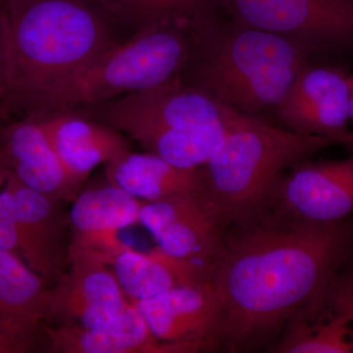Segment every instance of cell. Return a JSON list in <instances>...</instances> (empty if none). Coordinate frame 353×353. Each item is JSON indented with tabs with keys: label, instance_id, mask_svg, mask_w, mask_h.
Here are the masks:
<instances>
[{
	"label": "cell",
	"instance_id": "6da1fadb",
	"mask_svg": "<svg viewBox=\"0 0 353 353\" xmlns=\"http://www.w3.org/2000/svg\"><path fill=\"white\" fill-rule=\"evenodd\" d=\"M352 248L353 216L321 224L266 205L225 227L212 274L220 350H269L299 309L326 294Z\"/></svg>",
	"mask_w": 353,
	"mask_h": 353
},
{
	"label": "cell",
	"instance_id": "7a4b0ae2",
	"mask_svg": "<svg viewBox=\"0 0 353 353\" xmlns=\"http://www.w3.org/2000/svg\"><path fill=\"white\" fill-rule=\"evenodd\" d=\"M1 6L6 90L0 113L28 101L120 43L101 0H15Z\"/></svg>",
	"mask_w": 353,
	"mask_h": 353
},
{
	"label": "cell",
	"instance_id": "3957f363",
	"mask_svg": "<svg viewBox=\"0 0 353 353\" xmlns=\"http://www.w3.org/2000/svg\"><path fill=\"white\" fill-rule=\"evenodd\" d=\"M192 32V50L180 73L183 82L248 117L274 112L314 58L301 44L224 14Z\"/></svg>",
	"mask_w": 353,
	"mask_h": 353
},
{
	"label": "cell",
	"instance_id": "277c9868",
	"mask_svg": "<svg viewBox=\"0 0 353 353\" xmlns=\"http://www.w3.org/2000/svg\"><path fill=\"white\" fill-rule=\"evenodd\" d=\"M331 145L328 139L296 134L265 117L240 115L202 166L201 201L227 227L266 206L288 170Z\"/></svg>",
	"mask_w": 353,
	"mask_h": 353
},
{
	"label": "cell",
	"instance_id": "5b68a950",
	"mask_svg": "<svg viewBox=\"0 0 353 353\" xmlns=\"http://www.w3.org/2000/svg\"><path fill=\"white\" fill-rule=\"evenodd\" d=\"M192 39L190 26L172 23L146 28L53 83L18 113L54 112L157 87L182 72Z\"/></svg>",
	"mask_w": 353,
	"mask_h": 353
},
{
	"label": "cell",
	"instance_id": "8992f818",
	"mask_svg": "<svg viewBox=\"0 0 353 353\" xmlns=\"http://www.w3.org/2000/svg\"><path fill=\"white\" fill-rule=\"evenodd\" d=\"M62 110L81 114L132 139L145 132L220 124L240 114L185 85L180 74L157 87Z\"/></svg>",
	"mask_w": 353,
	"mask_h": 353
},
{
	"label": "cell",
	"instance_id": "52a82bcc",
	"mask_svg": "<svg viewBox=\"0 0 353 353\" xmlns=\"http://www.w3.org/2000/svg\"><path fill=\"white\" fill-rule=\"evenodd\" d=\"M227 17L312 53L353 52V0H220Z\"/></svg>",
	"mask_w": 353,
	"mask_h": 353
},
{
	"label": "cell",
	"instance_id": "ba28073f",
	"mask_svg": "<svg viewBox=\"0 0 353 353\" xmlns=\"http://www.w3.org/2000/svg\"><path fill=\"white\" fill-rule=\"evenodd\" d=\"M0 209L12 217L28 266L50 289L68 267L71 228L61 201L26 187L10 172Z\"/></svg>",
	"mask_w": 353,
	"mask_h": 353
},
{
	"label": "cell",
	"instance_id": "9c48e42d",
	"mask_svg": "<svg viewBox=\"0 0 353 353\" xmlns=\"http://www.w3.org/2000/svg\"><path fill=\"white\" fill-rule=\"evenodd\" d=\"M350 77L341 66L310 62L296 77L274 113L285 129L343 145L350 120Z\"/></svg>",
	"mask_w": 353,
	"mask_h": 353
},
{
	"label": "cell",
	"instance_id": "30bf717a",
	"mask_svg": "<svg viewBox=\"0 0 353 353\" xmlns=\"http://www.w3.org/2000/svg\"><path fill=\"white\" fill-rule=\"evenodd\" d=\"M130 303L108 264L70 246L68 267L50 289L44 320L53 327L97 328Z\"/></svg>",
	"mask_w": 353,
	"mask_h": 353
},
{
	"label": "cell",
	"instance_id": "8fae6325",
	"mask_svg": "<svg viewBox=\"0 0 353 353\" xmlns=\"http://www.w3.org/2000/svg\"><path fill=\"white\" fill-rule=\"evenodd\" d=\"M266 205L308 222H340L353 216V152L340 160L296 164Z\"/></svg>",
	"mask_w": 353,
	"mask_h": 353
},
{
	"label": "cell",
	"instance_id": "7c38bea8",
	"mask_svg": "<svg viewBox=\"0 0 353 353\" xmlns=\"http://www.w3.org/2000/svg\"><path fill=\"white\" fill-rule=\"evenodd\" d=\"M139 224L165 252L212 272L223 248L224 228L211 215L201 196L143 202Z\"/></svg>",
	"mask_w": 353,
	"mask_h": 353
},
{
	"label": "cell",
	"instance_id": "4fadbf2b",
	"mask_svg": "<svg viewBox=\"0 0 353 353\" xmlns=\"http://www.w3.org/2000/svg\"><path fill=\"white\" fill-rule=\"evenodd\" d=\"M132 303L160 341L194 343L208 352L220 350V299L212 281L176 288Z\"/></svg>",
	"mask_w": 353,
	"mask_h": 353
},
{
	"label": "cell",
	"instance_id": "5bb4252c",
	"mask_svg": "<svg viewBox=\"0 0 353 353\" xmlns=\"http://www.w3.org/2000/svg\"><path fill=\"white\" fill-rule=\"evenodd\" d=\"M0 157L26 187L61 201H74L83 183L70 175L41 123L32 116L0 131Z\"/></svg>",
	"mask_w": 353,
	"mask_h": 353
},
{
	"label": "cell",
	"instance_id": "9a60e30c",
	"mask_svg": "<svg viewBox=\"0 0 353 353\" xmlns=\"http://www.w3.org/2000/svg\"><path fill=\"white\" fill-rule=\"evenodd\" d=\"M52 353H196L208 350L194 343H168L152 333L132 301L108 324L97 328L43 326Z\"/></svg>",
	"mask_w": 353,
	"mask_h": 353
},
{
	"label": "cell",
	"instance_id": "2e32d148",
	"mask_svg": "<svg viewBox=\"0 0 353 353\" xmlns=\"http://www.w3.org/2000/svg\"><path fill=\"white\" fill-rule=\"evenodd\" d=\"M70 175L83 183L99 165L130 150L123 134L112 128L70 110L32 114Z\"/></svg>",
	"mask_w": 353,
	"mask_h": 353
},
{
	"label": "cell",
	"instance_id": "e0dca14e",
	"mask_svg": "<svg viewBox=\"0 0 353 353\" xmlns=\"http://www.w3.org/2000/svg\"><path fill=\"white\" fill-rule=\"evenodd\" d=\"M109 183L126 190L143 202L171 197L201 196L203 192L202 166L185 169L152 153L128 150L104 165Z\"/></svg>",
	"mask_w": 353,
	"mask_h": 353
},
{
	"label": "cell",
	"instance_id": "ac0fdd59",
	"mask_svg": "<svg viewBox=\"0 0 353 353\" xmlns=\"http://www.w3.org/2000/svg\"><path fill=\"white\" fill-rule=\"evenodd\" d=\"M110 265L132 303L152 299L176 288L212 281V272L208 269L168 254L159 246L148 253L127 248Z\"/></svg>",
	"mask_w": 353,
	"mask_h": 353
},
{
	"label": "cell",
	"instance_id": "d6986e66",
	"mask_svg": "<svg viewBox=\"0 0 353 353\" xmlns=\"http://www.w3.org/2000/svg\"><path fill=\"white\" fill-rule=\"evenodd\" d=\"M50 288L13 252L0 250V328L36 341L48 308Z\"/></svg>",
	"mask_w": 353,
	"mask_h": 353
},
{
	"label": "cell",
	"instance_id": "ffe728a7",
	"mask_svg": "<svg viewBox=\"0 0 353 353\" xmlns=\"http://www.w3.org/2000/svg\"><path fill=\"white\" fill-rule=\"evenodd\" d=\"M324 297L299 309L269 352L353 353L352 320L330 309Z\"/></svg>",
	"mask_w": 353,
	"mask_h": 353
},
{
	"label": "cell",
	"instance_id": "44dd1931",
	"mask_svg": "<svg viewBox=\"0 0 353 353\" xmlns=\"http://www.w3.org/2000/svg\"><path fill=\"white\" fill-rule=\"evenodd\" d=\"M141 205L143 201L111 183L79 194L69 213L71 236L120 231L138 224Z\"/></svg>",
	"mask_w": 353,
	"mask_h": 353
},
{
	"label": "cell",
	"instance_id": "7402d4cb",
	"mask_svg": "<svg viewBox=\"0 0 353 353\" xmlns=\"http://www.w3.org/2000/svg\"><path fill=\"white\" fill-rule=\"evenodd\" d=\"M118 26L132 34L161 24L194 27L222 13L220 0H101Z\"/></svg>",
	"mask_w": 353,
	"mask_h": 353
},
{
	"label": "cell",
	"instance_id": "603a6c76",
	"mask_svg": "<svg viewBox=\"0 0 353 353\" xmlns=\"http://www.w3.org/2000/svg\"><path fill=\"white\" fill-rule=\"evenodd\" d=\"M240 115L238 114L228 122L209 126L145 132L132 141L138 143L145 152L157 155L176 167L199 168L208 161Z\"/></svg>",
	"mask_w": 353,
	"mask_h": 353
},
{
	"label": "cell",
	"instance_id": "cb8c5ba5",
	"mask_svg": "<svg viewBox=\"0 0 353 353\" xmlns=\"http://www.w3.org/2000/svg\"><path fill=\"white\" fill-rule=\"evenodd\" d=\"M326 301L330 308L348 316L353 321V248L332 281Z\"/></svg>",
	"mask_w": 353,
	"mask_h": 353
},
{
	"label": "cell",
	"instance_id": "d4e9b609",
	"mask_svg": "<svg viewBox=\"0 0 353 353\" xmlns=\"http://www.w3.org/2000/svg\"><path fill=\"white\" fill-rule=\"evenodd\" d=\"M0 250L13 252L19 250L17 232L11 215L0 209Z\"/></svg>",
	"mask_w": 353,
	"mask_h": 353
},
{
	"label": "cell",
	"instance_id": "484cf974",
	"mask_svg": "<svg viewBox=\"0 0 353 353\" xmlns=\"http://www.w3.org/2000/svg\"><path fill=\"white\" fill-rule=\"evenodd\" d=\"M34 341L19 338L0 328V353L31 352Z\"/></svg>",
	"mask_w": 353,
	"mask_h": 353
},
{
	"label": "cell",
	"instance_id": "4316f807",
	"mask_svg": "<svg viewBox=\"0 0 353 353\" xmlns=\"http://www.w3.org/2000/svg\"><path fill=\"white\" fill-rule=\"evenodd\" d=\"M6 90V44L3 14L0 6V103Z\"/></svg>",
	"mask_w": 353,
	"mask_h": 353
},
{
	"label": "cell",
	"instance_id": "83f0119b",
	"mask_svg": "<svg viewBox=\"0 0 353 353\" xmlns=\"http://www.w3.org/2000/svg\"><path fill=\"white\" fill-rule=\"evenodd\" d=\"M350 120L353 121V76L350 77ZM343 145L348 148L350 152H353V130H350L347 138L343 141Z\"/></svg>",
	"mask_w": 353,
	"mask_h": 353
},
{
	"label": "cell",
	"instance_id": "f1b7e54d",
	"mask_svg": "<svg viewBox=\"0 0 353 353\" xmlns=\"http://www.w3.org/2000/svg\"><path fill=\"white\" fill-rule=\"evenodd\" d=\"M9 174H10V171L7 169L6 164L2 161L1 157H0V187H1L2 183L6 182Z\"/></svg>",
	"mask_w": 353,
	"mask_h": 353
},
{
	"label": "cell",
	"instance_id": "f546056e",
	"mask_svg": "<svg viewBox=\"0 0 353 353\" xmlns=\"http://www.w3.org/2000/svg\"><path fill=\"white\" fill-rule=\"evenodd\" d=\"M15 1V0H0V6H3V4L8 3V2Z\"/></svg>",
	"mask_w": 353,
	"mask_h": 353
}]
</instances>
